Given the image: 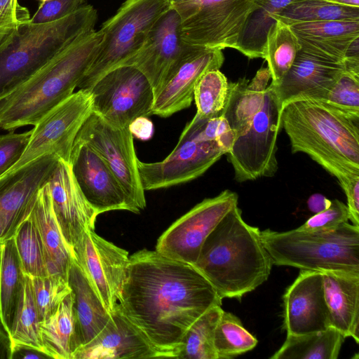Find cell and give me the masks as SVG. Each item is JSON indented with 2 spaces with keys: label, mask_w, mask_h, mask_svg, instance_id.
<instances>
[{
  "label": "cell",
  "mask_w": 359,
  "mask_h": 359,
  "mask_svg": "<svg viewBox=\"0 0 359 359\" xmlns=\"http://www.w3.org/2000/svg\"><path fill=\"white\" fill-rule=\"evenodd\" d=\"M222 300L193 265L144 249L129 256L117 305L158 358H176L189 327Z\"/></svg>",
  "instance_id": "cell-1"
},
{
  "label": "cell",
  "mask_w": 359,
  "mask_h": 359,
  "mask_svg": "<svg viewBox=\"0 0 359 359\" xmlns=\"http://www.w3.org/2000/svg\"><path fill=\"white\" fill-rule=\"evenodd\" d=\"M270 76L259 69L251 81L245 78L229 82L222 115L235 134L226 154L238 182L273 177L278 170L277 136L281 104Z\"/></svg>",
  "instance_id": "cell-2"
},
{
  "label": "cell",
  "mask_w": 359,
  "mask_h": 359,
  "mask_svg": "<svg viewBox=\"0 0 359 359\" xmlns=\"http://www.w3.org/2000/svg\"><path fill=\"white\" fill-rule=\"evenodd\" d=\"M358 125L316 100L290 101L280 112L292 152L309 155L337 177L343 190L359 182Z\"/></svg>",
  "instance_id": "cell-3"
},
{
  "label": "cell",
  "mask_w": 359,
  "mask_h": 359,
  "mask_svg": "<svg viewBox=\"0 0 359 359\" xmlns=\"http://www.w3.org/2000/svg\"><path fill=\"white\" fill-rule=\"evenodd\" d=\"M238 205L230 210L205 240L193 265L219 297L241 299L264 283L271 258L261 231L247 224Z\"/></svg>",
  "instance_id": "cell-4"
},
{
  "label": "cell",
  "mask_w": 359,
  "mask_h": 359,
  "mask_svg": "<svg viewBox=\"0 0 359 359\" xmlns=\"http://www.w3.org/2000/svg\"><path fill=\"white\" fill-rule=\"evenodd\" d=\"M102 39L93 30L52 58L27 81L0 99V129L35 126L74 93L93 62Z\"/></svg>",
  "instance_id": "cell-5"
},
{
  "label": "cell",
  "mask_w": 359,
  "mask_h": 359,
  "mask_svg": "<svg viewBox=\"0 0 359 359\" xmlns=\"http://www.w3.org/2000/svg\"><path fill=\"white\" fill-rule=\"evenodd\" d=\"M97 11L84 5L60 20H29L16 27L0 46V99L21 86L55 55L95 30Z\"/></svg>",
  "instance_id": "cell-6"
},
{
  "label": "cell",
  "mask_w": 359,
  "mask_h": 359,
  "mask_svg": "<svg viewBox=\"0 0 359 359\" xmlns=\"http://www.w3.org/2000/svg\"><path fill=\"white\" fill-rule=\"evenodd\" d=\"M261 238L273 264L359 273V226L348 222L324 231L266 229Z\"/></svg>",
  "instance_id": "cell-7"
},
{
  "label": "cell",
  "mask_w": 359,
  "mask_h": 359,
  "mask_svg": "<svg viewBox=\"0 0 359 359\" xmlns=\"http://www.w3.org/2000/svg\"><path fill=\"white\" fill-rule=\"evenodd\" d=\"M168 8L163 0H126L102 25L97 53L78 88L89 90L104 74L136 54Z\"/></svg>",
  "instance_id": "cell-8"
},
{
  "label": "cell",
  "mask_w": 359,
  "mask_h": 359,
  "mask_svg": "<svg viewBox=\"0 0 359 359\" xmlns=\"http://www.w3.org/2000/svg\"><path fill=\"white\" fill-rule=\"evenodd\" d=\"M206 120L196 114L186 125L176 147L163 161L145 163L138 160V172L144 191L191 181L226 154L216 141L204 137L203 129Z\"/></svg>",
  "instance_id": "cell-9"
},
{
  "label": "cell",
  "mask_w": 359,
  "mask_h": 359,
  "mask_svg": "<svg viewBox=\"0 0 359 359\" xmlns=\"http://www.w3.org/2000/svg\"><path fill=\"white\" fill-rule=\"evenodd\" d=\"M253 1L194 0L175 8L182 20L183 41L208 48L236 49Z\"/></svg>",
  "instance_id": "cell-10"
},
{
  "label": "cell",
  "mask_w": 359,
  "mask_h": 359,
  "mask_svg": "<svg viewBox=\"0 0 359 359\" xmlns=\"http://www.w3.org/2000/svg\"><path fill=\"white\" fill-rule=\"evenodd\" d=\"M93 112L89 90L79 89L49 110L36 123L23 154L4 175L13 172L29 162L53 154L69 162L76 135Z\"/></svg>",
  "instance_id": "cell-11"
},
{
  "label": "cell",
  "mask_w": 359,
  "mask_h": 359,
  "mask_svg": "<svg viewBox=\"0 0 359 359\" xmlns=\"http://www.w3.org/2000/svg\"><path fill=\"white\" fill-rule=\"evenodd\" d=\"M133 138L128 128L116 126L92 112L75 140L87 144L101 156L121 186L135 213H139L146 207V199Z\"/></svg>",
  "instance_id": "cell-12"
},
{
  "label": "cell",
  "mask_w": 359,
  "mask_h": 359,
  "mask_svg": "<svg viewBox=\"0 0 359 359\" xmlns=\"http://www.w3.org/2000/svg\"><path fill=\"white\" fill-rule=\"evenodd\" d=\"M89 91L93 112L116 126L128 128L137 117L152 115L153 88L144 74L132 65L109 70Z\"/></svg>",
  "instance_id": "cell-13"
},
{
  "label": "cell",
  "mask_w": 359,
  "mask_h": 359,
  "mask_svg": "<svg viewBox=\"0 0 359 359\" xmlns=\"http://www.w3.org/2000/svg\"><path fill=\"white\" fill-rule=\"evenodd\" d=\"M238 194L226 189L205 198L172 223L158 238L156 251L194 265L206 238L220 220L238 205Z\"/></svg>",
  "instance_id": "cell-14"
},
{
  "label": "cell",
  "mask_w": 359,
  "mask_h": 359,
  "mask_svg": "<svg viewBox=\"0 0 359 359\" xmlns=\"http://www.w3.org/2000/svg\"><path fill=\"white\" fill-rule=\"evenodd\" d=\"M77 262L107 310L118 303L126 278L128 251L87 229L72 248Z\"/></svg>",
  "instance_id": "cell-15"
},
{
  "label": "cell",
  "mask_w": 359,
  "mask_h": 359,
  "mask_svg": "<svg viewBox=\"0 0 359 359\" xmlns=\"http://www.w3.org/2000/svg\"><path fill=\"white\" fill-rule=\"evenodd\" d=\"M181 22L179 13L169 8L156 21L140 50L121 65H132L144 74L153 88L154 99L194 47L183 41Z\"/></svg>",
  "instance_id": "cell-16"
},
{
  "label": "cell",
  "mask_w": 359,
  "mask_h": 359,
  "mask_svg": "<svg viewBox=\"0 0 359 359\" xmlns=\"http://www.w3.org/2000/svg\"><path fill=\"white\" fill-rule=\"evenodd\" d=\"M69 163L84 197L97 215L120 210L135 213L115 176L90 146L75 140Z\"/></svg>",
  "instance_id": "cell-17"
},
{
  "label": "cell",
  "mask_w": 359,
  "mask_h": 359,
  "mask_svg": "<svg viewBox=\"0 0 359 359\" xmlns=\"http://www.w3.org/2000/svg\"><path fill=\"white\" fill-rule=\"evenodd\" d=\"M46 182L60 230L72 251L87 229H95L98 215L84 197L69 162L59 158Z\"/></svg>",
  "instance_id": "cell-18"
},
{
  "label": "cell",
  "mask_w": 359,
  "mask_h": 359,
  "mask_svg": "<svg viewBox=\"0 0 359 359\" xmlns=\"http://www.w3.org/2000/svg\"><path fill=\"white\" fill-rule=\"evenodd\" d=\"M283 300V327L287 334H304L330 327L320 272L301 270Z\"/></svg>",
  "instance_id": "cell-19"
},
{
  "label": "cell",
  "mask_w": 359,
  "mask_h": 359,
  "mask_svg": "<svg viewBox=\"0 0 359 359\" xmlns=\"http://www.w3.org/2000/svg\"><path fill=\"white\" fill-rule=\"evenodd\" d=\"M345 71L344 62L331 60L301 48L280 82L273 85L283 107L302 99L320 100Z\"/></svg>",
  "instance_id": "cell-20"
},
{
  "label": "cell",
  "mask_w": 359,
  "mask_h": 359,
  "mask_svg": "<svg viewBox=\"0 0 359 359\" xmlns=\"http://www.w3.org/2000/svg\"><path fill=\"white\" fill-rule=\"evenodd\" d=\"M224 61L222 50L194 46L155 97L152 114L168 117L189 107L201 77Z\"/></svg>",
  "instance_id": "cell-21"
},
{
  "label": "cell",
  "mask_w": 359,
  "mask_h": 359,
  "mask_svg": "<svg viewBox=\"0 0 359 359\" xmlns=\"http://www.w3.org/2000/svg\"><path fill=\"white\" fill-rule=\"evenodd\" d=\"M58 158L43 155L0 177V223L15 232L31 212L36 194L55 168Z\"/></svg>",
  "instance_id": "cell-22"
},
{
  "label": "cell",
  "mask_w": 359,
  "mask_h": 359,
  "mask_svg": "<svg viewBox=\"0 0 359 359\" xmlns=\"http://www.w3.org/2000/svg\"><path fill=\"white\" fill-rule=\"evenodd\" d=\"M154 358H158L157 353L118 305L104 329L90 342L77 348L72 355V359Z\"/></svg>",
  "instance_id": "cell-23"
},
{
  "label": "cell",
  "mask_w": 359,
  "mask_h": 359,
  "mask_svg": "<svg viewBox=\"0 0 359 359\" xmlns=\"http://www.w3.org/2000/svg\"><path fill=\"white\" fill-rule=\"evenodd\" d=\"M330 326L359 342V273L322 272Z\"/></svg>",
  "instance_id": "cell-24"
},
{
  "label": "cell",
  "mask_w": 359,
  "mask_h": 359,
  "mask_svg": "<svg viewBox=\"0 0 359 359\" xmlns=\"http://www.w3.org/2000/svg\"><path fill=\"white\" fill-rule=\"evenodd\" d=\"M29 215L41 240L48 274L68 280L73 255L57 222L46 182L38 190Z\"/></svg>",
  "instance_id": "cell-25"
},
{
  "label": "cell",
  "mask_w": 359,
  "mask_h": 359,
  "mask_svg": "<svg viewBox=\"0 0 359 359\" xmlns=\"http://www.w3.org/2000/svg\"><path fill=\"white\" fill-rule=\"evenodd\" d=\"M68 283L74 294L73 309L77 348L93 339L107 325L110 313L73 258Z\"/></svg>",
  "instance_id": "cell-26"
},
{
  "label": "cell",
  "mask_w": 359,
  "mask_h": 359,
  "mask_svg": "<svg viewBox=\"0 0 359 359\" xmlns=\"http://www.w3.org/2000/svg\"><path fill=\"white\" fill-rule=\"evenodd\" d=\"M302 49L344 62L349 44L359 37V21H320L290 25Z\"/></svg>",
  "instance_id": "cell-27"
},
{
  "label": "cell",
  "mask_w": 359,
  "mask_h": 359,
  "mask_svg": "<svg viewBox=\"0 0 359 359\" xmlns=\"http://www.w3.org/2000/svg\"><path fill=\"white\" fill-rule=\"evenodd\" d=\"M40 322L31 278L23 273L18 304L9 332L13 357L22 350L46 356L40 334Z\"/></svg>",
  "instance_id": "cell-28"
},
{
  "label": "cell",
  "mask_w": 359,
  "mask_h": 359,
  "mask_svg": "<svg viewBox=\"0 0 359 359\" xmlns=\"http://www.w3.org/2000/svg\"><path fill=\"white\" fill-rule=\"evenodd\" d=\"M72 291L57 310L40 322V334L46 356L55 359H72L77 348Z\"/></svg>",
  "instance_id": "cell-29"
},
{
  "label": "cell",
  "mask_w": 359,
  "mask_h": 359,
  "mask_svg": "<svg viewBox=\"0 0 359 359\" xmlns=\"http://www.w3.org/2000/svg\"><path fill=\"white\" fill-rule=\"evenodd\" d=\"M345 337L337 329L304 334H290L271 359H337Z\"/></svg>",
  "instance_id": "cell-30"
},
{
  "label": "cell",
  "mask_w": 359,
  "mask_h": 359,
  "mask_svg": "<svg viewBox=\"0 0 359 359\" xmlns=\"http://www.w3.org/2000/svg\"><path fill=\"white\" fill-rule=\"evenodd\" d=\"M298 1L254 0L236 49L250 59L262 58L267 34L276 22L272 16Z\"/></svg>",
  "instance_id": "cell-31"
},
{
  "label": "cell",
  "mask_w": 359,
  "mask_h": 359,
  "mask_svg": "<svg viewBox=\"0 0 359 359\" xmlns=\"http://www.w3.org/2000/svg\"><path fill=\"white\" fill-rule=\"evenodd\" d=\"M22 275L13 237L0 243V322L8 334L18 304Z\"/></svg>",
  "instance_id": "cell-32"
},
{
  "label": "cell",
  "mask_w": 359,
  "mask_h": 359,
  "mask_svg": "<svg viewBox=\"0 0 359 359\" xmlns=\"http://www.w3.org/2000/svg\"><path fill=\"white\" fill-rule=\"evenodd\" d=\"M301 48L290 26L276 20L267 34L262 57L267 62L271 83L276 85L280 82L291 67Z\"/></svg>",
  "instance_id": "cell-33"
},
{
  "label": "cell",
  "mask_w": 359,
  "mask_h": 359,
  "mask_svg": "<svg viewBox=\"0 0 359 359\" xmlns=\"http://www.w3.org/2000/svg\"><path fill=\"white\" fill-rule=\"evenodd\" d=\"M287 25L320 21H359V7L326 0H300L272 16Z\"/></svg>",
  "instance_id": "cell-34"
},
{
  "label": "cell",
  "mask_w": 359,
  "mask_h": 359,
  "mask_svg": "<svg viewBox=\"0 0 359 359\" xmlns=\"http://www.w3.org/2000/svg\"><path fill=\"white\" fill-rule=\"evenodd\" d=\"M223 311L221 306H214L192 324L184 335L176 358L217 359L215 330Z\"/></svg>",
  "instance_id": "cell-35"
},
{
  "label": "cell",
  "mask_w": 359,
  "mask_h": 359,
  "mask_svg": "<svg viewBox=\"0 0 359 359\" xmlns=\"http://www.w3.org/2000/svg\"><path fill=\"white\" fill-rule=\"evenodd\" d=\"M257 342L236 316L223 311L215 330L217 359H230L243 354L252 350Z\"/></svg>",
  "instance_id": "cell-36"
},
{
  "label": "cell",
  "mask_w": 359,
  "mask_h": 359,
  "mask_svg": "<svg viewBox=\"0 0 359 359\" xmlns=\"http://www.w3.org/2000/svg\"><path fill=\"white\" fill-rule=\"evenodd\" d=\"M229 89V82L219 69L206 72L198 81L194 99L196 115L202 119H210L222 115Z\"/></svg>",
  "instance_id": "cell-37"
},
{
  "label": "cell",
  "mask_w": 359,
  "mask_h": 359,
  "mask_svg": "<svg viewBox=\"0 0 359 359\" xmlns=\"http://www.w3.org/2000/svg\"><path fill=\"white\" fill-rule=\"evenodd\" d=\"M13 239L23 273L30 277L48 276L41 240L29 214L18 228Z\"/></svg>",
  "instance_id": "cell-38"
},
{
  "label": "cell",
  "mask_w": 359,
  "mask_h": 359,
  "mask_svg": "<svg viewBox=\"0 0 359 359\" xmlns=\"http://www.w3.org/2000/svg\"><path fill=\"white\" fill-rule=\"evenodd\" d=\"M318 101L358 123L359 72L345 69L325 96Z\"/></svg>",
  "instance_id": "cell-39"
},
{
  "label": "cell",
  "mask_w": 359,
  "mask_h": 359,
  "mask_svg": "<svg viewBox=\"0 0 359 359\" xmlns=\"http://www.w3.org/2000/svg\"><path fill=\"white\" fill-rule=\"evenodd\" d=\"M30 278L39 319L43 321L57 310L72 289L68 280L59 275Z\"/></svg>",
  "instance_id": "cell-40"
},
{
  "label": "cell",
  "mask_w": 359,
  "mask_h": 359,
  "mask_svg": "<svg viewBox=\"0 0 359 359\" xmlns=\"http://www.w3.org/2000/svg\"><path fill=\"white\" fill-rule=\"evenodd\" d=\"M348 220L349 212L347 205L338 199H334L328 208L314 214L298 228L309 231L330 230Z\"/></svg>",
  "instance_id": "cell-41"
},
{
  "label": "cell",
  "mask_w": 359,
  "mask_h": 359,
  "mask_svg": "<svg viewBox=\"0 0 359 359\" xmlns=\"http://www.w3.org/2000/svg\"><path fill=\"white\" fill-rule=\"evenodd\" d=\"M32 133V130L0 135V177L19 161L27 148Z\"/></svg>",
  "instance_id": "cell-42"
},
{
  "label": "cell",
  "mask_w": 359,
  "mask_h": 359,
  "mask_svg": "<svg viewBox=\"0 0 359 359\" xmlns=\"http://www.w3.org/2000/svg\"><path fill=\"white\" fill-rule=\"evenodd\" d=\"M28 9L18 0H0V46L18 26L30 20Z\"/></svg>",
  "instance_id": "cell-43"
},
{
  "label": "cell",
  "mask_w": 359,
  "mask_h": 359,
  "mask_svg": "<svg viewBox=\"0 0 359 359\" xmlns=\"http://www.w3.org/2000/svg\"><path fill=\"white\" fill-rule=\"evenodd\" d=\"M87 0H48L40 3L29 21L46 23L63 18L86 5Z\"/></svg>",
  "instance_id": "cell-44"
},
{
  "label": "cell",
  "mask_w": 359,
  "mask_h": 359,
  "mask_svg": "<svg viewBox=\"0 0 359 359\" xmlns=\"http://www.w3.org/2000/svg\"><path fill=\"white\" fill-rule=\"evenodd\" d=\"M203 133L208 140L216 141L226 154L230 151L236 140L234 133L222 115L207 119Z\"/></svg>",
  "instance_id": "cell-45"
},
{
  "label": "cell",
  "mask_w": 359,
  "mask_h": 359,
  "mask_svg": "<svg viewBox=\"0 0 359 359\" xmlns=\"http://www.w3.org/2000/svg\"><path fill=\"white\" fill-rule=\"evenodd\" d=\"M133 137L141 140L150 139L154 133V126L147 116H140L131 122L128 126Z\"/></svg>",
  "instance_id": "cell-46"
},
{
  "label": "cell",
  "mask_w": 359,
  "mask_h": 359,
  "mask_svg": "<svg viewBox=\"0 0 359 359\" xmlns=\"http://www.w3.org/2000/svg\"><path fill=\"white\" fill-rule=\"evenodd\" d=\"M331 203L332 201L321 194H314L308 198L307 206L311 212L317 214L328 208Z\"/></svg>",
  "instance_id": "cell-47"
},
{
  "label": "cell",
  "mask_w": 359,
  "mask_h": 359,
  "mask_svg": "<svg viewBox=\"0 0 359 359\" xmlns=\"http://www.w3.org/2000/svg\"><path fill=\"white\" fill-rule=\"evenodd\" d=\"M13 358V353L9 334L0 322V359Z\"/></svg>",
  "instance_id": "cell-48"
},
{
  "label": "cell",
  "mask_w": 359,
  "mask_h": 359,
  "mask_svg": "<svg viewBox=\"0 0 359 359\" xmlns=\"http://www.w3.org/2000/svg\"><path fill=\"white\" fill-rule=\"evenodd\" d=\"M192 1L194 0H163L169 8L174 9L184 6Z\"/></svg>",
  "instance_id": "cell-49"
},
{
  "label": "cell",
  "mask_w": 359,
  "mask_h": 359,
  "mask_svg": "<svg viewBox=\"0 0 359 359\" xmlns=\"http://www.w3.org/2000/svg\"><path fill=\"white\" fill-rule=\"evenodd\" d=\"M327 1L344 5V6H355L359 7V0H326Z\"/></svg>",
  "instance_id": "cell-50"
},
{
  "label": "cell",
  "mask_w": 359,
  "mask_h": 359,
  "mask_svg": "<svg viewBox=\"0 0 359 359\" xmlns=\"http://www.w3.org/2000/svg\"><path fill=\"white\" fill-rule=\"evenodd\" d=\"M39 1H40L41 3V2H43V1H48V0H39Z\"/></svg>",
  "instance_id": "cell-51"
}]
</instances>
